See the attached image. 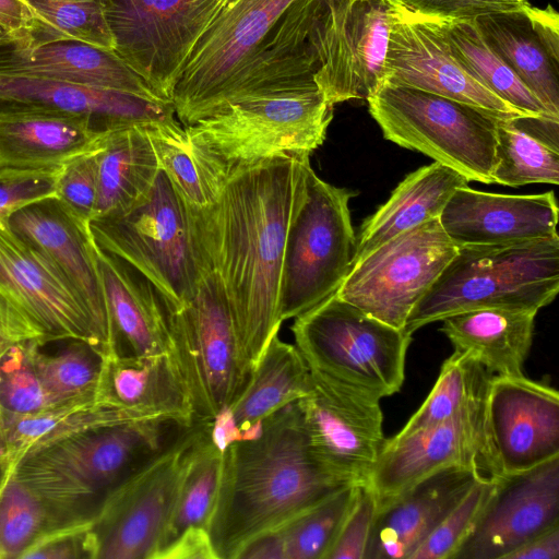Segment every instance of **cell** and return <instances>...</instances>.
Returning a JSON list of instances; mask_svg holds the SVG:
<instances>
[{"label": "cell", "instance_id": "cell-10", "mask_svg": "<svg viewBox=\"0 0 559 559\" xmlns=\"http://www.w3.org/2000/svg\"><path fill=\"white\" fill-rule=\"evenodd\" d=\"M345 188L328 183L312 167L293 219L281 274V319H295L338 289L353 266L357 237Z\"/></svg>", "mask_w": 559, "mask_h": 559}, {"label": "cell", "instance_id": "cell-34", "mask_svg": "<svg viewBox=\"0 0 559 559\" xmlns=\"http://www.w3.org/2000/svg\"><path fill=\"white\" fill-rule=\"evenodd\" d=\"M143 123L117 128L102 136L96 150L94 217L128 209L153 186L160 168Z\"/></svg>", "mask_w": 559, "mask_h": 559}, {"label": "cell", "instance_id": "cell-19", "mask_svg": "<svg viewBox=\"0 0 559 559\" xmlns=\"http://www.w3.org/2000/svg\"><path fill=\"white\" fill-rule=\"evenodd\" d=\"M382 82L438 94L502 118L527 116L466 72L451 55L435 19L414 15L393 3Z\"/></svg>", "mask_w": 559, "mask_h": 559}, {"label": "cell", "instance_id": "cell-35", "mask_svg": "<svg viewBox=\"0 0 559 559\" xmlns=\"http://www.w3.org/2000/svg\"><path fill=\"white\" fill-rule=\"evenodd\" d=\"M526 4L520 9L481 14L473 21L486 44L546 110L559 118V63L549 57L533 31Z\"/></svg>", "mask_w": 559, "mask_h": 559}, {"label": "cell", "instance_id": "cell-46", "mask_svg": "<svg viewBox=\"0 0 559 559\" xmlns=\"http://www.w3.org/2000/svg\"><path fill=\"white\" fill-rule=\"evenodd\" d=\"M497 479H478L409 559H453L486 504Z\"/></svg>", "mask_w": 559, "mask_h": 559}, {"label": "cell", "instance_id": "cell-43", "mask_svg": "<svg viewBox=\"0 0 559 559\" xmlns=\"http://www.w3.org/2000/svg\"><path fill=\"white\" fill-rule=\"evenodd\" d=\"M38 346L34 353L37 372L59 403L96 400L106 356L92 344L70 340L52 355Z\"/></svg>", "mask_w": 559, "mask_h": 559}, {"label": "cell", "instance_id": "cell-7", "mask_svg": "<svg viewBox=\"0 0 559 559\" xmlns=\"http://www.w3.org/2000/svg\"><path fill=\"white\" fill-rule=\"evenodd\" d=\"M295 345L309 369L369 399L397 393L405 379L412 335L334 293L295 318Z\"/></svg>", "mask_w": 559, "mask_h": 559}, {"label": "cell", "instance_id": "cell-44", "mask_svg": "<svg viewBox=\"0 0 559 559\" xmlns=\"http://www.w3.org/2000/svg\"><path fill=\"white\" fill-rule=\"evenodd\" d=\"M23 1L35 17V28L28 40L74 38L114 50V40L106 20L107 0Z\"/></svg>", "mask_w": 559, "mask_h": 559}, {"label": "cell", "instance_id": "cell-55", "mask_svg": "<svg viewBox=\"0 0 559 559\" xmlns=\"http://www.w3.org/2000/svg\"><path fill=\"white\" fill-rule=\"evenodd\" d=\"M0 25L13 37L28 40L35 17L23 0H0Z\"/></svg>", "mask_w": 559, "mask_h": 559}, {"label": "cell", "instance_id": "cell-53", "mask_svg": "<svg viewBox=\"0 0 559 559\" xmlns=\"http://www.w3.org/2000/svg\"><path fill=\"white\" fill-rule=\"evenodd\" d=\"M152 559H218L209 532L190 527L174 542L159 549Z\"/></svg>", "mask_w": 559, "mask_h": 559}, {"label": "cell", "instance_id": "cell-9", "mask_svg": "<svg viewBox=\"0 0 559 559\" xmlns=\"http://www.w3.org/2000/svg\"><path fill=\"white\" fill-rule=\"evenodd\" d=\"M168 326L194 423H210L237 400L252 373L215 272L205 274L188 302L168 304Z\"/></svg>", "mask_w": 559, "mask_h": 559}, {"label": "cell", "instance_id": "cell-6", "mask_svg": "<svg viewBox=\"0 0 559 559\" xmlns=\"http://www.w3.org/2000/svg\"><path fill=\"white\" fill-rule=\"evenodd\" d=\"M333 118L318 86L239 97L185 126L202 155L226 181L234 173L272 156L311 154Z\"/></svg>", "mask_w": 559, "mask_h": 559}, {"label": "cell", "instance_id": "cell-52", "mask_svg": "<svg viewBox=\"0 0 559 559\" xmlns=\"http://www.w3.org/2000/svg\"><path fill=\"white\" fill-rule=\"evenodd\" d=\"M46 340L40 330L2 293H0V357L11 347Z\"/></svg>", "mask_w": 559, "mask_h": 559}, {"label": "cell", "instance_id": "cell-21", "mask_svg": "<svg viewBox=\"0 0 559 559\" xmlns=\"http://www.w3.org/2000/svg\"><path fill=\"white\" fill-rule=\"evenodd\" d=\"M0 293L44 334L46 343L81 340L105 349L84 306L50 263L0 221Z\"/></svg>", "mask_w": 559, "mask_h": 559}, {"label": "cell", "instance_id": "cell-29", "mask_svg": "<svg viewBox=\"0 0 559 559\" xmlns=\"http://www.w3.org/2000/svg\"><path fill=\"white\" fill-rule=\"evenodd\" d=\"M104 134L74 116L0 115V169L58 170L96 148Z\"/></svg>", "mask_w": 559, "mask_h": 559}, {"label": "cell", "instance_id": "cell-40", "mask_svg": "<svg viewBox=\"0 0 559 559\" xmlns=\"http://www.w3.org/2000/svg\"><path fill=\"white\" fill-rule=\"evenodd\" d=\"M492 376L477 360L454 350L443 361L432 390L404 427L392 437L401 439L449 420L487 397Z\"/></svg>", "mask_w": 559, "mask_h": 559}, {"label": "cell", "instance_id": "cell-50", "mask_svg": "<svg viewBox=\"0 0 559 559\" xmlns=\"http://www.w3.org/2000/svg\"><path fill=\"white\" fill-rule=\"evenodd\" d=\"M58 171L0 169V221L31 202L56 195Z\"/></svg>", "mask_w": 559, "mask_h": 559}, {"label": "cell", "instance_id": "cell-13", "mask_svg": "<svg viewBox=\"0 0 559 559\" xmlns=\"http://www.w3.org/2000/svg\"><path fill=\"white\" fill-rule=\"evenodd\" d=\"M439 218L409 228L357 261L337 297L397 329L457 252Z\"/></svg>", "mask_w": 559, "mask_h": 559}, {"label": "cell", "instance_id": "cell-2", "mask_svg": "<svg viewBox=\"0 0 559 559\" xmlns=\"http://www.w3.org/2000/svg\"><path fill=\"white\" fill-rule=\"evenodd\" d=\"M349 485L310 452L297 403L262 420L258 435L229 443L207 532L218 559Z\"/></svg>", "mask_w": 559, "mask_h": 559}, {"label": "cell", "instance_id": "cell-15", "mask_svg": "<svg viewBox=\"0 0 559 559\" xmlns=\"http://www.w3.org/2000/svg\"><path fill=\"white\" fill-rule=\"evenodd\" d=\"M452 466L473 469L488 479L503 475L488 432L486 400L449 420L401 439H386L367 483L379 507Z\"/></svg>", "mask_w": 559, "mask_h": 559}, {"label": "cell", "instance_id": "cell-37", "mask_svg": "<svg viewBox=\"0 0 559 559\" xmlns=\"http://www.w3.org/2000/svg\"><path fill=\"white\" fill-rule=\"evenodd\" d=\"M357 486L346 485L257 536L236 559H326L355 499Z\"/></svg>", "mask_w": 559, "mask_h": 559}, {"label": "cell", "instance_id": "cell-36", "mask_svg": "<svg viewBox=\"0 0 559 559\" xmlns=\"http://www.w3.org/2000/svg\"><path fill=\"white\" fill-rule=\"evenodd\" d=\"M558 120L546 116L500 119L492 183L520 187L559 182Z\"/></svg>", "mask_w": 559, "mask_h": 559}, {"label": "cell", "instance_id": "cell-26", "mask_svg": "<svg viewBox=\"0 0 559 559\" xmlns=\"http://www.w3.org/2000/svg\"><path fill=\"white\" fill-rule=\"evenodd\" d=\"M392 22L390 0H354L340 37L313 81L334 106L367 99L381 85Z\"/></svg>", "mask_w": 559, "mask_h": 559}, {"label": "cell", "instance_id": "cell-32", "mask_svg": "<svg viewBox=\"0 0 559 559\" xmlns=\"http://www.w3.org/2000/svg\"><path fill=\"white\" fill-rule=\"evenodd\" d=\"M468 182L463 175L438 162L408 174L388 201L364 221L353 265L390 238L439 218L454 191Z\"/></svg>", "mask_w": 559, "mask_h": 559}, {"label": "cell", "instance_id": "cell-38", "mask_svg": "<svg viewBox=\"0 0 559 559\" xmlns=\"http://www.w3.org/2000/svg\"><path fill=\"white\" fill-rule=\"evenodd\" d=\"M436 22L451 55L484 87L524 115L556 118L486 44L473 20Z\"/></svg>", "mask_w": 559, "mask_h": 559}, {"label": "cell", "instance_id": "cell-51", "mask_svg": "<svg viewBox=\"0 0 559 559\" xmlns=\"http://www.w3.org/2000/svg\"><path fill=\"white\" fill-rule=\"evenodd\" d=\"M393 4L421 17L435 20H473L496 11L522 8L514 0H390Z\"/></svg>", "mask_w": 559, "mask_h": 559}, {"label": "cell", "instance_id": "cell-12", "mask_svg": "<svg viewBox=\"0 0 559 559\" xmlns=\"http://www.w3.org/2000/svg\"><path fill=\"white\" fill-rule=\"evenodd\" d=\"M227 1L107 0L114 51L160 99L171 103L195 44Z\"/></svg>", "mask_w": 559, "mask_h": 559}, {"label": "cell", "instance_id": "cell-16", "mask_svg": "<svg viewBox=\"0 0 559 559\" xmlns=\"http://www.w3.org/2000/svg\"><path fill=\"white\" fill-rule=\"evenodd\" d=\"M310 372L312 390L296 402L310 452L343 481H368L386 440L380 401Z\"/></svg>", "mask_w": 559, "mask_h": 559}, {"label": "cell", "instance_id": "cell-57", "mask_svg": "<svg viewBox=\"0 0 559 559\" xmlns=\"http://www.w3.org/2000/svg\"><path fill=\"white\" fill-rule=\"evenodd\" d=\"M12 36L0 25V41L11 38Z\"/></svg>", "mask_w": 559, "mask_h": 559}, {"label": "cell", "instance_id": "cell-28", "mask_svg": "<svg viewBox=\"0 0 559 559\" xmlns=\"http://www.w3.org/2000/svg\"><path fill=\"white\" fill-rule=\"evenodd\" d=\"M96 400L148 418L167 417L187 426L194 424L188 390L173 353L106 356Z\"/></svg>", "mask_w": 559, "mask_h": 559}, {"label": "cell", "instance_id": "cell-39", "mask_svg": "<svg viewBox=\"0 0 559 559\" xmlns=\"http://www.w3.org/2000/svg\"><path fill=\"white\" fill-rule=\"evenodd\" d=\"M159 168L185 201L195 209L210 206L225 180L191 141L176 117L144 122Z\"/></svg>", "mask_w": 559, "mask_h": 559}, {"label": "cell", "instance_id": "cell-42", "mask_svg": "<svg viewBox=\"0 0 559 559\" xmlns=\"http://www.w3.org/2000/svg\"><path fill=\"white\" fill-rule=\"evenodd\" d=\"M63 525L32 486L12 472H0V559H22L43 534Z\"/></svg>", "mask_w": 559, "mask_h": 559}, {"label": "cell", "instance_id": "cell-18", "mask_svg": "<svg viewBox=\"0 0 559 559\" xmlns=\"http://www.w3.org/2000/svg\"><path fill=\"white\" fill-rule=\"evenodd\" d=\"M559 525V456L503 474L453 559H507Z\"/></svg>", "mask_w": 559, "mask_h": 559}, {"label": "cell", "instance_id": "cell-23", "mask_svg": "<svg viewBox=\"0 0 559 559\" xmlns=\"http://www.w3.org/2000/svg\"><path fill=\"white\" fill-rule=\"evenodd\" d=\"M47 112L85 119L98 133L176 117L171 103L81 84L0 75V115Z\"/></svg>", "mask_w": 559, "mask_h": 559}, {"label": "cell", "instance_id": "cell-47", "mask_svg": "<svg viewBox=\"0 0 559 559\" xmlns=\"http://www.w3.org/2000/svg\"><path fill=\"white\" fill-rule=\"evenodd\" d=\"M378 510L377 497L366 483L358 484L355 499L326 559H365Z\"/></svg>", "mask_w": 559, "mask_h": 559}, {"label": "cell", "instance_id": "cell-31", "mask_svg": "<svg viewBox=\"0 0 559 559\" xmlns=\"http://www.w3.org/2000/svg\"><path fill=\"white\" fill-rule=\"evenodd\" d=\"M140 419L148 417L97 400L68 402L24 415L0 409V472H10L28 455L75 435Z\"/></svg>", "mask_w": 559, "mask_h": 559}, {"label": "cell", "instance_id": "cell-27", "mask_svg": "<svg viewBox=\"0 0 559 559\" xmlns=\"http://www.w3.org/2000/svg\"><path fill=\"white\" fill-rule=\"evenodd\" d=\"M97 260L112 334L114 355L171 353L168 304L130 264L97 247Z\"/></svg>", "mask_w": 559, "mask_h": 559}, {"label": "cell", "instance_id": "cell-8", "mask_svg": "<svg viewBox=\"0 0 559 559\" xmlns=\"http://www.w3.org/2000/svg\"><path fill=\"white\" fill-rule=\"evenodd\" d=\"M367 102L384 139L429 156L468 181L492 183L497 127L506 118L438 94L385 82Z\"/></svg>", "mask_w": 559, "mask_h": 559}, {"label": "cell", "instance_id": "cell-25", "mask_svg": "<svg viewBox=\"0 0 559 559\" xmlns=\"http://www.w3.org/2000/svg\"><path fill=\"white\" fill-rule=\"evenodd\" d=\"M481 478L466 467L443 468L379 506L365 559H409L441 520Z\"/></svg>", "mask_w": 559, "mask_h": 559}, {"label": "cell", "instance_id": "cell-3", "mask_svg": "<svg viewBox=\"0 0 559 559\" xmlns=\"http://www.w3.org/2000/svg\"><path fill=\"white\" fill-rule=\"evenodd\" d=\"M190 427L167 417L100 427L33 453L10 472L64 523L92 522L112 491Z\"/></svg>", "mask_w": 559, "mask_h": 559}, {"label": "cell", "instance_id": "cell-54", "mask_svg": "<svg viewBox=\"0 0 559 559\" xmlns=\"http://www.w3.org/2000/svg\"><path fill=\"white\" fill-rule=\"evenodd\" d=\"M525 11L533 31L549 57L559 63V15L548 4L545 9L534 8L527 3Z\"/></svg>", "mask_w": 559, "mask_h": 559}, {"label": "cell", "instance_id": "cell-4", "mask_svg": "<svg viewBox=\"0 0 559 559\" xmlns=\"http://www.w3.org/2000/svg\"><path fill=\"white\" fill-rule=\"evenodd\" d=\"M559 290V236L510 245L461 246L411 311L404 331L480 308L538 311Z\"/></svg>", "mask_w": 559, "mask_h": 559}, {"label": "cell", "instance_id": "cell-33", "mask_svg": "<svg viewBox=\"0 0 559 559\" xmlns=\"http://www.w3.org/2000/svg\"><path fill=\"white\" fill-rule=\"evenodd\" d=\"M312 385L310 369L297 346L274 335L248 384L227 407L240 440L258 435L265 417L308 395Z\"/></svg>", "mask_w": 559, "mask_h": 559}, {"label": "cell", "instance_id": "cell-22", "mask_svg": "<svg viewBox=\"0 0 559 559\" xmlns=\"http://www.w3.org/2000/svg\"><path fill=\"white\" fill-rule=\"evenodd\" d=\"M449 238L461 246L510 245L558 236L554 191L501 194L461 187L439 216Z\"/></svg>", "mask_w": 559, "mask_h": 559}, {"label": "cell", "instance_id": "cell-45", "mask_svg": "<svg viewBox=\"0 0 559 559\" xmlns=\"http://www.w3.org/2000/svg\"><path fill=\"white\" fill-rule=\"evenodd\" d=\"M43 345L39 341L17 344L0 357L1 411L24 415L63 404L48 392L35 367V349Z\"/></svg>", "mask_w": 559, "mask_h": 559}, {"label": "cell", "instance_id": "cell-17", "mask_svg": "<svg viewBox=\"0 0 559 559\" xmlns=\"http://www.w3.org/2000/svg\"><path fill=\"white\" fill-rule=\"evenodd\" d=\"M3 221L68 284L90 314L106 355H112L111 324L90 222L57 195L31 202Z\"/></svg>", "mask_w": 559, "mask_h": 559}, {"label": "cell", "instance_id": "cell-14", "mask_svg": "<svg viewBox=\"0 0 559 559\" xmlns=\"http://www.w3.org/2000/svg\"><path fill=\"white\" fill-rule=\"evenodd\" d=\"M202 427L194 423L104 501L92 523L96 559H152Z\"/></svg>", "mask_w": 559, "mask_h": 559}, {"label": "cell", "instance_id": "cell-41", "mask_svg": "<svg viewBox=\"0 0 559 559\" xmlns=\"http://www.w3.org/2000/svg\"><path fill=\"white\" fill-rule=\"evenodd\" d=\"M222 453L211 438L209 423H204L155 554L190 527L207 528L219 484Z\"/></svg>", "mask_w": 559, "mask_h": 559}, {"label": "cell", "instance_id": "cell-56", "mask_svg": "<svg viewBox=\"0 0 559 559\" xmlns=\"http://www.w3.org/2000/svg\"><path fill=\"white\" fill-rule=\"evenodd\" d=\"M559 557V525L534 537L507 559H558Z\"/></svg>", "mask_w": 559, "mask_h": 559}, {"label": "cell", "instance_id": "cell-5", "mask_svg": "<svg viewBox=\"0 0 559 559\" xmlns=\"http://www.w3.org/2000/svg\"><path fill=\"white\" fill-rule=\"evenodd\" d=\"M90 229L98 248L130 264L174 308L188 302L210 272L194 209L162 169L144 197L92 218Z\"/></svg>", "mask_w": 559, "mask_h": 559}, {"label": "cell", "instance_id": "cell-58", "mask_svg": "<svg viewBox=\"0 0 559 559\" xmlns=\"http://www.w3.org/2000/svg\"><path fill=\"white\" fill-rule=\"evenodd\" d=\"M514 1L522 2V3L528 2L527 0H514Z\"/></svg>", "mask_w": 559, "mask_h": 559}, {"label": "cell", "instance_id": "cell-24", "mask_svg": "<svg viewBox=\"0 0 559 559\" xmlns=\"http://www.w3.org/2000/svg\"><path fill=\"white\" fill-rule=\"evenodd\" d=\"M0 75L68 82L165 102L114 50L74 38L2 40Z\"/></svg>", "mask_w": 559, "mask_h": 559}, {"label": "cell", "instance_id": "cell-30", "mask_svg": "<svg viewBox=\"0 0 559 559\" xmlns=\"http://www.w3.org/2000/svg\"><path fill=\"white\" fill-rule=\"evenodd\" d=\"M537 311L480 308L442 320L454 350L477 360L491 376H521L530 354Z\"/></svg>", "mask_w": 559, "mask_h": 559}, {"label": "cell", "instance_id": "cell-1", "mask_svg": "<svg viewBox=\"0 0 559 559\" xmlns=\"http://www.w3.org/2000/svg\"><path fill=\"white\" fill-rule=\"evenodd\" d=\"M310 167L307 153L272 156L230 175L210 206L193 207L210 271L221 280L252 370L283 322L286 239Z\"/></svg>", "mask_w": 559, "mask_h": 559}, {"label": "cell", "instance_id": "cell-11", "mask_svg": "<svg viewBox=\"0 0 559 559\" xmlns=\"http://www.w3.org/2000/svg\"><path fill=\"white\" fill-rule=\"evenodd\" d=\"M296 0H228L195 44L171 103L182 126L226 106L247 78L258 52Z\"/></svg>", "mask_w": 559, "mask_h": 559}, {"label": "cell", "instance_id": "cell-48", "mask_svg": "<svg viewBox=\"0 0 559 559\" xmlns=\"http://www.w3.org/2000/svg\"><path fill=\"white\" fill-rule=\"evenodd\" d=\"M97 147L64 164L56 178V195L87 222L94 217L97 200Z\"/></svg>", "mask_w": 559, "mask_h": 559}, {"label": "cell", "instance_id": "cell-49", "mask_svg": "<svg viewBox=\"0 0 559 559\" xmlns=\"http://www.w3.org/2000/svg\"><path fill=\"white\" fill-rule=\"evenodd\" d=\"M92 522L56 527L43 534L22 559H96Z\"/></svg>", "mask_w": 559, "mask_h": 559}, {"label": "cell", "instance_id": "cell-20", "mask_svg": "<svg viewBox=\"0 0 559 559\" xmlns=\"http://www.w3.org/2000/svg\"><path fill=\"white\" fill-rule=\"evenodd\" d=\"M486 420L503 474L531 469L559 456V393L521 376H492Z\"/></svg>", "mask_w": 559, "mask_h": 559}]
</instances>
